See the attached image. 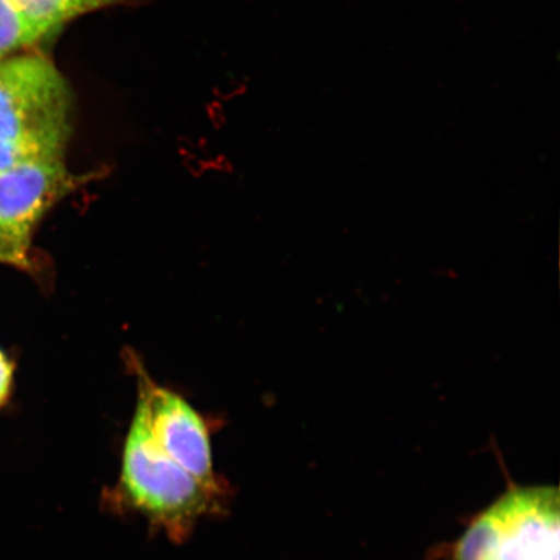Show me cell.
I'll return each mask as SVG.
<instances>
[{
    "label": "cell",
    "instance_id": "52a82bcc",
    "mask_svg": "<svg viewBox=\"0 0 560 560\" xmlns=\"http://www.w3.org/2000/svg\"><path fill=\"white\" fill-rule=\"evenodd\" d=\"M46 35L12 0H0V60L31 47Z\"/></svg>",
    "mask_w": 560,
    "mask_h": 560
},
{
    "label": "cell",
    "instance_id": "5b68a950",
    "mask_svg": "<svg viewBox=\"0 0 560 560\" xmlns=\"http://www.w3.org/2000/svg\"><path fill=\"white\" fill-rule=\"evenodd\" d=\"M139 387L137 405L143 410L147 424L161 450L206 486L223 490L214 472L212 445L205 419L184 398L158 387L145 376Z\"/></svg>",
    "mask_w": 560,
    "mask_h": 560
},
{
    "label": "cell",
    "instance_id": "ba28073f",
    "mask_svg": "<svg viewBox=\"0 0 560 560\" xmlns=\"http://www.w3.org/2000/svg\"><path fill=\"white\" fill-rule=\"evenodd\" d=\"M30 250L13 241L10 235L0 230V262L18 266V268L30 269Z\"/></svg>",
    "mask_w": 560,
    "mask_h": 560
},
{
    "label": "cell",
    "instance_id": "277c9868",
    "mask_svg": "<svg viewBox=\"0 0 560 560\" xmlns=\"http://www.w3.org/2000/svg\"><path fill=\"white\" fill-rule=\"evenodd\" d=\"M85 182L68 171L62 156L33 159L0 173V230L31 249L42 217Z\"/></svg>",
    "mask_w": 560,
    "mask_h": 560
},
{
    "label": "cell",
    "instance_id": "3957f363",
    "mask_svg": "<svg viewBox=\"0 0 560 560\" xmlns=\"http://www.w3.org/2000/svg\"><path fill=\"white\" fill-rule=\"evenodd\" d=\"M452 560H559V492L510 490L476 517Z\"/></svg>",
    "mask_w": 560,
    "mask_h": 560
},
{
    "label": "cell",
    "instance_id": "9c48e42d",
    "mask_svg": "<svg viewBox=\"0 0 560 560\" xmlns=\"http://www.w3.org/2000/svg\"><path fill=\"white\" fill-rule=\"evenodd\" d=\"M13 368L2 350H0V406L9 400L12 387Z\"/></svg>",
    "mask_w": 560,
    "mask_h": 560
},
{
    "label": "cell",
    "instance_id": "6da1fadb",
    "mask_svg": "<svg viewBox=\"0 0 560 560\" xmlns=\"http://www.w3.org/2000/svg\"><path fill=\"white\" fill-rule=\"evenodd\" d=\"M72 109V91L46 56L0 60V173L33 159L65 156Z\"/></svg>",
    "mask_w": 560,
    "mask_h": 560
},
{
    "label": "cell",
    "instance_id": "8992f818",
    "mask_svg": "<svg viewBox=\"0 0 560 560\" xmlns=\"http://www.w3.org/2000/svg\"><path fill=\"white\" fill-rule=\"evenodd\" d=\"M46 34L85 13L108 9L126 0H12Z\"/></svg>",
    "mask_w": 560,
    "mask_h": 560
},
{
    "label": "cell",
    "instance_id": "7a4b0ae2",
    "mask_svg": "<svg viewBox=\"0 0 560 560\" xmlns=\"http://www.w3.org/2000/svg\"><path fill=\"white\" fill-rule=\"evenodd\" d=\"M116 493L125 506L144 515L179 544L187 540L201 517L220 509L223 490L206 486L161 450L137 405L125 440Z\"/></svg>",
    "mask_w": 560,
    "mask_h": 560
}]
</instances>
